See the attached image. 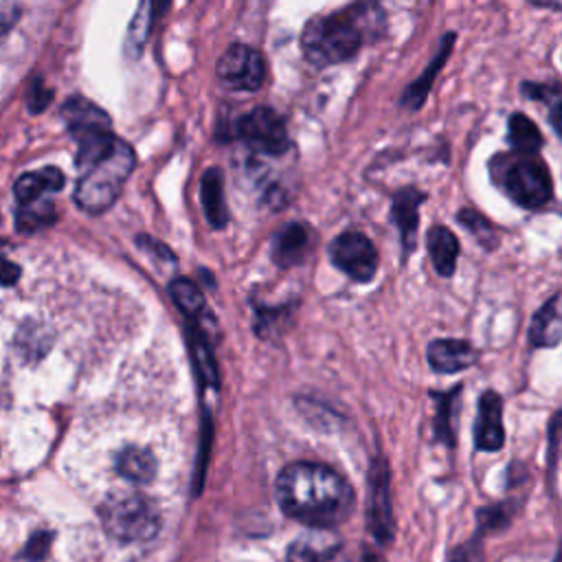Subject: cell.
<instances>
[{
	"label": "cell",
	"instance_id": "cell-1",
	"mask_svg": "<svg viewBox=\"0 0 562 562\" xmlns=\"http://www.w3.org/2000/svg\"><path fill=\"white\" fill-rule=\"evenodd\" d=\"M277 501L290 518L321 529H334L345 522L356 505L347 479L316 461L285 465L277 476Z\"/></svg>",
	"mask_w": 562,
	"mask_h": 562
},
{
	"label": "cell",
	"instance_id": "cell-2",
	"mask_svg": "<svg viewBox=\"0 0 562 562\" xmlns=\"http://www.w3.org/2000/svg\"><path fill=\"white\" fill-rule=\"evenodd\" d=\"M382 29L384 15L380 7L373 0H358L338 13L310 20L301 35V48L312 66L325 68L353 57Z\"/></svg>",
	"mask_w": 562,
	"mask_h": 562
},
{
	"label": "cell",
	"instance_id": "cell-3",
	"mask_svg": "<svg viewBox=\"0 0 562 562\" xmlns=\"http://www.w3.org/2000/svg\"><path fill=\"white\" fill-rule=\"evenodd\" d=\"M136 165L134 149L116 138L114 147L108 156H103L97 165L81 171L75 189V202L86 213H103L108 211L123 191L132 169Z\"/></svg>",
	"mask_w": 562,
	"mask_h": 562
},
{
	"label": "cell",
	"instance_id": "cell-4",
	"mask_svg": "<svg viewBox=\"0 0 562 562\" xmlns=\"http://www.w3.org/2000/svg\"><path fill=\"white\" fill-rule=\"evenodd\" d=\"M490 173L494 182L505 191V195L525 209L542 206L553 195L549 169L536 156L516 151L496 156L490 162Z\"/></svg>",
	"mask_w": 562,
	"mask_h": 562
},
{
	"label": "cell",
	"instance_id": "cell-5",
	"mask_svg": "<svg viewBox=\"0 0 562 562\" xmlns=\"http://www.w3.org/2000/svg\"><path fill=\"white\" fill-rule=\"evenodd\" d=\"M105 533L119 542H147L160 529L158 507L138 492L112 494L99 507Z\"/></svg>",
	"mask_w": 562,
	"mask_h": 562
},
{
	"label": "cell",
	"instance_id": "cell-6",
	"mask_svg": "<svg viewBox=\"0 0 562 562\" xmlns=\"http://www.w3.org/2000/svg\"><path fill=\"white\" fill-rule=\"evenodd\" d=\"M237 138L252 151L279 156L290 147L285 121L272 108H255L235 125Z\"/></svg>",
	"mask_w": 562,
	"mask_h": 562
},
{
	"label": "cell",
	"instance_id": "cell-7",
	"mask_svg": "<svg viewBox=\"0 0 562 562\" xmlns=\"http://www.w3.org/2000/svg\"><path fill=\"white\" fill-rule=\"evenodd\" d=\"M331 263L349 274L353 281H369L378 270V250L373 241L360 231L338 235L329 246Z\"/></svg>",
	"mask_w": 562,
	"mask_h": 562
},
{
	"label": "cell",
	"instance_id": "cell-8",
	"mask_svg": "<svg viewBox=\"0 0 562 562\" xmlns=\"http://www.w3.org/2000/svg\"><path fill=\"white\" fill-rule=\"evenodd\" d=\"M266 66L259 50L246 44L228 46L217 59V77L233 90H257L263 83Z\"/></svg>",
	"mask_w": 562,
	"mask_h": 562
},
{
	"label": "cell",
	"instance_id": "cell-9",
	"mask_svg": "<svg viewBox=\"0 0 562 562\" xmlns=\"http://www.w3.org/2000/svg\"><path fill=\"white\" fill-rule=\"evenodd\" d=\"M288 562H351L345 540L334 529L310 527L288 547Z\"/></svg>",
	"mask_w": 562,
	"mask_h": 562
},
{
	"label": "cell",
	"instance_id": "cell-10",
	"mask_svg": "<svg viewBox=\"0 0 562 562\" xmlns=\"http://www.w3.org/2000/svg\"><path fill=\"white\" fill-rule=\"evenodd\" d=\"M503 402L494 391H487L479 400V415L474 426V441L479 450H498L503 446Z\"/></svg>",
	"mask_w": 562,
	"mask_h": 562
},
{
	"label": "cell",
	"instance_id": "cell-11",
	"mask_svg": "<svg viewBox=\"0 0 562 562\" xmlns=\"http://www.w3.org/2000/svg\"><path fill=\"white\" fill-rule=\"evenodd\" d=\"M310 244H312L310 231L299 222H290L281 231H277L272 237V246H270L272 261L281 268L296 266L310 252Z\"/></svg>",
	"mask_w": 562,
	"mask_h": 562
},
{
	"label": "cell",
	"instance_id": "cell-12",
	"mask_svg": "<svg viewBox=\"0 0 562 562\" xmlns=\"http://www.w3.org/2000/svg\"><path fill=\"white\" fill-rule=\"evenodd\" d=\"M428 362L435 371L441 373H454L463 371L476 360V351L470 342L465 340H454V338H441L432 340L428 345Z\"/></svg>",
	"mask_w": 562,
	"mask_h": 562
},
{
	"label": "cell",
	"instance_id": "cell-13",
	"mask_svg": "<svg viewBox=\"0 0 562 562\" xmlns=\"http://www.w3.org/2000/svg\"><path fill=\"white\" fill-rule=\"evenodd\" d=\"M61 116L66 121V127L70 136L86 134V132H97V130H112L110 116L94 103H90L83 97H72L64 103Z\"/></svg>",
	"mask_w": 562,
	"mask_h": 562
},
{
	"label": "cell",
	"instance_id": "cell-14",
	"mask_svg": "<svg viewBox=\"0 0 562 562\" xmlns=\"http://www.w3.org/2000/svg\"><path fill=\"white\" fill-rule=\"evenodd\" d=\"M66 182V176L57 167H44L40 171H29L20 176L13 184V195L18 204H29L40 198H46V193L59 191Z\"/></svg>",
	"mask_w": 562,
	"mask_h": 562
},
{
	"label": "cell",
	"instance_id": "cell-15",
	"mask_svg": "<svg viewBox=\"0 0 562 562\" xmlns=\"http://www.w3.org/2000/svg\"><path fill=\"white\" fill-rule=\"evenodd\" d=\"M200 200L206 215V222L213 228H224L228 222V209L224 202V176L217 167L204 171L200 182Z\"/></svg>",
	"mask_w": 562,
	"mask_h": 562
},
{
	"label": "cell",
	"instance_id": "cell-16",
	"mask_svg": "<svg viewBox=\"0 0 562 562\" xmlns=\"http://www.w3.org/2000/svg\"><path fill=\"white\" fill-rule=\"evenodd\" d=\"M424 195L415 189H404L395 195L393 200V209H391V215H393V222L395 226L400 228V235H402V246L406 248V252L413 248L415 244V233H417V209L422 204Z\"/></svg>",
	"mask_w": 562,
	"mask_h": 562
},
{
	"label": "cell",
	"instance_id": "cell-17",
	"mask_svg": "<svg viewBox=\"0 0 562 562\" xmlns=\"http://www.w3.org/2000/svg\"><path fill=\"white\" fill-rule=\"evenodd\" d=\"M529 338L536 347H551L562 340V307L560 296L549 299L533 316Z\"/></svg>",
	"mask_w": 562,
	"mask_h": 562
},
{
	"label": "cell",
	"instance_id": "cell-18",
	"mask_svg": "<svg viewBox=\"0 0 562 562\" xmlns=\"http://www.w3.org/2000/svg\"><path fill=\"white\" fill-rule=\"evenodd\" d=\"M428 252L432 259L435 270L441 277H450L457 266V255H459V241L452 231L446 226H432L428 231Z\"/></svg>",
	"mask_w": 562,
	"mask_h": 562
},
{
	"label": "cell",
	"instance_id": "cell-19",
	"mask_svg": "<svg viewBox=\"0 0 562 562\" xmlns=\"http://www.w3.org/2000/svg\"><path fill=\"white\" fill-rule=\"evenodd\" d=\"M116 470L132 483H149L156 474V459L149 450L130 446L116 457Z\"/></svg>",
	"mask_w": 562,
	"mask_h": 562
},
{
	"label": "cell",
	"instance_id": "cell-20",
	"mask_svg": "<svg viewBox=\"0 0 562 562\" xmlns=\"http://www.w3.org/2000/svg\"><path fill=\"white\" fill-rule=\"evenodd\" d=\"M507 130H509V134H507L509 145L514 147L516 154L536 156L538 149H540L542 143H544V138H542L538 125H536L529 116H525V114H520V112H514V114L509 116Z\"/></svg>",
	"mask_w": 562,
	"mask_h": 562
},
{
	"label": "cell",
	"instance_id": "cell-21",
	"mask_svg": "<svg viewBox=\"0 0 562 562\" xmlns=\"http://www.w3.org/2000/svg\"><path fill=\"white\" fill-rule=\"evenodd\" d=\"M452 40H454V35L450 33V35H446L443 37V42H441V50L435 55V59L428 64V68L424 70V75H419V79L413 83V86H408V90L402 94V103L406 105V108H419L422 103H424V99H426V94H428V90H430V86H432V79H435V75L441 70V66H443V61H446V57H448V53H450V48H452Z\"/></svg>",
	"mask_w": 562,
	"mask_h": 562
},
{
	"label": "cell",
	"instance_id": "cell-22",
	"mask_svg": "<svg viewBox=\"0 0 562 562\" xmlns=\"http://www.w3.org/2000/svg\"><path fill=\"white\" fill-rule=\"evenodd\" d=\"M57 220V209L48 198H40L29 204H20L15 211V228L20 233H35L50 226Z\"/></svg>",
	"mask_w": 562,
	"mask_h": 562
},
{
	"label": "cell",
	"instance_id": "cell-23",
	"mask_svg": "<svg viewBox=\"0 0 562 562\" xmlns=\"http://www.w3.org/2000/svg\"><path fill=\"white\" fill-rule=\"evenodd\" d=\"M189 334V342H191V353H193V364L198 369V375L204 384H211V386H217V364H215V358H213V351H211V345H209V338L206 334L200 331V327L193 323L189 325L187 329Z\"/></svg>",
	"mask_w": 562,
	"mask_h": 562
},
{
	"label": "cell",
	"instance_id": "cell-24",
	"mask_svg": "<svg viewBox=\"0 0 562 562\" xmlns=\"http://www.w3.org/2000/svg\"><path fill=\"white\" fill-rule=\"evenodd\" d=\"M169 294L173 299V303L178 305V310L189 318V321H198L204 314V294L200 292V288L191 281V279H173L169 283Z\"/></svg>",
	"mask_w": 562,
	"mask_h": 562
},
{
	"label": "cell",
	"instance_id": "cell-25",
	"mask_svg": "<svg viewBox=\"0 0 562 562\" xmlns=\"http://www.w3.org/2000/svg\"><path fill=\"white\" fill-rule=\"evenodd\" d=\"M371 525L378 538L386 536L391 529L389 512V476L384 472H373V501H371Z\"/></svg>",
	"mask_w": 562,
	"mask_h": 562
},
{
	"label": "cell",
	"instance_id": "cell-26",
	"mask_svg": "<svg viewBox=\"0 0 562 562\" xmlns=\"http://www.w3.org/2000/svg\"><path fill=\"white\" fill-rule=\"evenodd\" d=\"M522 92L529 99H538L549 105V119L562 134V86H558V83H525Z\"/></svg>",
	"mask_w": 562,
	"mask_h": 562
},
{
	"label": "cell",
	"instance_id": "cell-27",
	"mask_svg": "<svg viewBox=\"0 0 562 562\" xmlns=\"http://www.w3.org/2000/svg\"><path fill=\"white\" fill-rule=\"evenodd\" d=\"M459 222L479 239V241H483L485 246H494V228H492V224L481 215V213H476V211H472V209H463L461 213H459Z\"/></svg>",
	"mask_w": 562,
	"mask_h": 562
},
{
	"label": "cell",
	"instance_id": "cell-28",
	"mask_svg": "<svg viewBox=\"0 0 562 562\" xmlns=\"http://www.w3.org/2000/svg\"><path fill=\"white\" fill-rule=\"evenodd\" d=\"M50 97H53V92L44 88L42 79H33V81H31V86H29V92H26L29 110H31L33 114H35V112H42V110L48 105Z\"/></svg>",
	"mask_w": 562,
	"mask_h": 562
},
{
	"label": "cell",
	"instance_id": "cell-29",
	"mask_svg": "<svg viewBox=\"0 0 562 562\" xmlns=\"http://www.w3.org/2000/svg\"><path fill=\"white\" fill-rule=\"evenodd\" d=\"M20 277V268L13 266L9 259H4V272H2V283L11 285Z\"/></svg>",
	"mask_w": 562,
	"mask_h": 562
},
{
	"label": "cell",
	"instance_id": "cell-30",
	"mask_svg": "<svg viewBox=\"0 0 562 562\" xmlns=\"http://www.w3.org/2000/svg\"><path fill=\"white\" fill-rule=\"evenodd\" d=\"M169 7V0H151V13H154V20H158Z\"/></svg>",
	"mask_w": 562,
	"mask_h": 562
},
{
	"label": "cell",
	"instance_id": "cell-31",
	"mask_svg": "<svg viewBox=\"0 0 562 562\" xmlns=\"http://www.w3.org/2000/svg\"><path fill=\"white\" fill-rule=\"evenodd\" d=\"M536 7H547V9H560L562 11V0H529Z\"/></svg>",
	"mask_w": 562,
	"mask_h": 562
},
{
	"label": "cell",
	"instance_id": "cell-32",
	"mask_svg": "<svg viewBox=\"0 0 562 562\" xmlns=\"http://www.w3.org/2000/svg\"><path fill=\"white\" fill-rule=\"evenodd\" d=\"M362 562H382V558H378L375 553H364V558H362Z\"/></svg>",
	"mask_w": 562,
	"mask_h": 562
},
{
	"label": "cell",
	"instance_id": "cell-33",
	"mask_svg": "<svg viewBox=\"0 0 562 562\" xmlns=\"http://www.w3.org/2000/svg\"><path fill=\"white\" fill-rule=\"evenodd\" d=\"M555 562H562V549H560V553H558V558H555Z\"/></svg>",
	"mask_w": 562,
	"mask_h": 562
}]
</instances>
